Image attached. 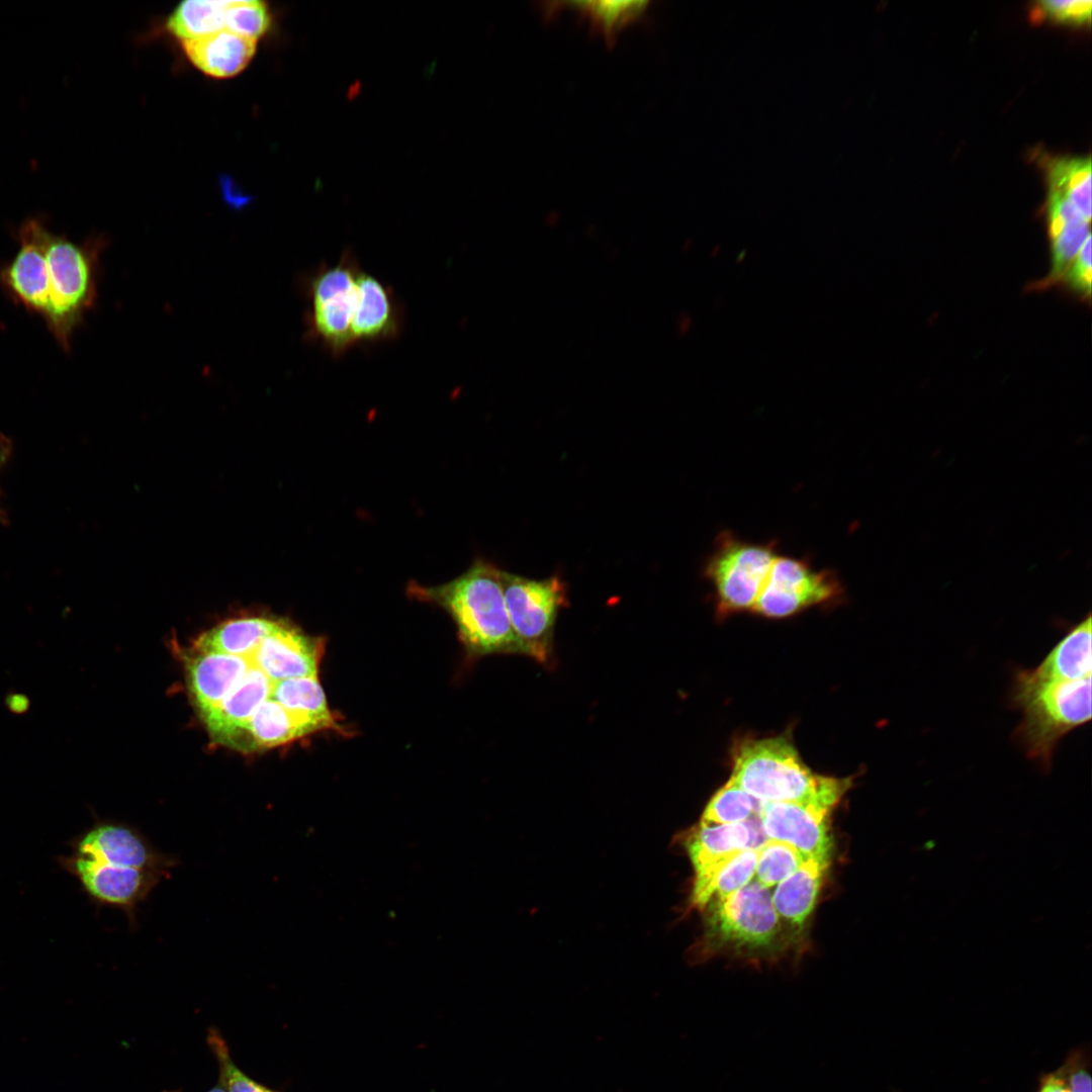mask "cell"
I'll use <instances>...</instances> for the list:
<instances>
[{"mask_svg":"<svg viewBox=\"0 0 1092 1092\" xmlns=\"http://www.w3.org/2000/svg\"><path fill=\"white\" fill-rule=\"evenodd\" d=\"M500 578L521 654L549 663L556 620L567 601L565 582L558 575L534 579L504 570Z\"/></svg>","mask_w":1092,"mask_h":1092,"instance_id":"obj_7","label":"cell"},{"mask_svg":"<svg viewBox=\"0 0 1092 1092\" xmlns=\"http://www.w3.org/2000/svg\"><path fill=\"white\" fill-rule=\"evenodd\" d=\"M1089 177H1091L1089 157L1057 159L1051 162L1049 168L1050 192L1066 196Z\"/></svg>","mask_w":1092,"mask_h":1092,"instance_id":"obj_33","label":"cell"},{"mask_svg":"<svg viewBox=\"0 0 1092 1092\" xmlns=\"http://www.w3.org/2000/svg\"><path fill=\"white\" fill-rule=\"evenodd\" d=\"M206 1042L217 1063L218 1082L225 1092H279L254 1080L237 1066L217 1028H208Z\"/></svg>","mask_w":1092,"mask_h":1092,"instance_id":"obj_30","label":"cell"},{"mask_svg":"<svg viewBox=\"0 0 1092 1092\" xmlns=\"http://www.w3.org/2000/svg\"><path fill=\"white\" fill-rule=\"evenodd\" d=\"M322 639L310 637L279 621L249 656L272 681L317 676Z\"/></svg>","mask_w":1092,"mask_h":1092,"instance_id":"obj_14","label":"cell"},{"mask_svg":"<svg viewBox=\"0 0 1092 1092\" xmlns=\"http://www.w3.org/2000/svg\"><path fill=\"white\" fill-rule=\"evenodd\" d=\"M502 570L477 559L461 575L439 585L412 582L413 598L445 610L470 656L519 653L520 647L508 613Z\"/></svg>","mask_w":1092,"mask_h":1092,"instance_id":"obj_1","label":"cell"},{"mask_svg":"<svg viewBox=\"0 0 1092 1092\" xmlns=\"http://www.w3.org/2000/svg\"><path fill=\"white\" fill-rule=\"evenodd\" d=\"M831 811L818 804L760 803L757 814L768 839L787 842L805 857L830 862Z\"/></svg>","mask_w":1092,"mask_h":1092,"instance_id":"obj_13","label":"cell"},{"mask_svg":"<svg viewBox=\"0 0 1092 1092\" xmlns=\"http://www.w3.org/2000/svg\"><path fill=\"white\" fill-rule=\"evenodd\" d=\"M271 16L265 2L258 0L228 1L225 29L239 35L258 40L266 33Z\"/></svg>","mask_w":1092,"mask_h":1092,"instance_id":"obj_32","label":"cell"},{"mask_svg":"<svg viewBox=\"0 0 1092 1092\" xmlns=\"http://www.w3.org/2000/svg\"><path fill=\"white\" fill-rule=\"evenodd\" d=\"M1062 279L1076 293L1089 299L1091 294V235L1086 239Z\"/></svg>","mask_w":1092,"mask_h":1092,"instance_id":"obj_36","label":"cell"},{"mask_svg":"<svg viewBox=\"0 0 1092 1092\" xmlns=\"http://www.w3.org/2000/svg\"><path fill=\"white\" fill-rule=\"evenodd\" d=\"M1091 6L1092 2L1090 0H1046L1038 2L1036 9L1041 12L1042 16L1054 20L1082 24L1090 22Z\"/></svg>","mask_w":1092,"mask_h":1092,"instance_id":"obj_34","label":"cell"},{"mask_svg":"<svg viewBox=\"0 0 1092 1092\" xmlns=\"http://www.w3.org/2000/svg\"><path fill=\"white\" fill-rule=\"evenodd\" d=\"M1090 222L1085 220L1069 223L1052 239V266L1049 275L1037 285L1043 288L1061 280L1078 255L1086 239L1091 235Z\"/></svg>","mask_w":1092,"mask_h":1092,"instance_id":"obj_31","label":"cell"},{"mask_svg":"<svg viewBox=\"0 0 1092 1092\" xmlns=\"http://www.w3.org/2000/svg\"><path fill=\"white\" fill-rule=\"evenodd\" d=\"M279 621L266 617H242L221 623L195 642L199 652L247 657L273 631Z\"/></svg>","mask_w":1092,"mask_h":1092,"instance_id":"obj_25","label":"cell"},{"mask_svg":"<svg viewBox=\"0 0 1092 1092\" xmlns=\"http://www.w3.org/2000/svg\"><path fill=\"white\" fill-rule=\"evenodd\" d=\"M731 779L760 803L818 804L832 809L850 787L849 779L814 775L784 737L741 744Z\"/></svg>","mask_w":1092,"mask_h":1092,"instance_id":"obj_2","label":"cell"},{"mask_svg":"<svg viewBox=\"0 0 1092 1092\" xmlns=\"http://www.w3.org/2000/svg\"><path fill=\"white\" fill-rule=\"evenodd\" d=\"M1035 1092H1070L1063 1064L1054 1071L1039 1074Z\"/></svg>","mask_w":1092,"mask_h":1092,"instance_id":"obj_38","label":"cell"},{"mask_svg":"<svg viewBox=\"0 0 1092 1092\" xmlns=\"http://www.w3.org/2000/svg\"><path fill=\"white\" fill-rule=\"evenodd\" d=\"M757 848L748 847L695 872L691 905L704 909L713 898H724L750 883Z\"/></svg>","mask_w":1092,"mask_h":1092,"instance_id":"obj_21","label":"cell"},{"mask_svg":"<svg viewBox=\"0 0 1092 1092\" xmlns=\"http://www.w3.org/2000/svg\"><path fill=\"white\" fill-rule=\"evenodd\" d=\"M4 706L9 713L21 716L30 710L31 701L25 694L11 691L5 695Z\"/></svg>","mask_w":1092,"mask_h":1092,"instance_id":"obj_40","label":"cell"},{"mask_svg":"<svg viewBox=\"0 0 1092 1092\" xmlns=\"http://www.w3.org/2000/svg\"><path fill=\"white\" fill-rule=\"evenodd\" d=\"M352 251L342 253L334 265L323 263L303 281L308 301L306 335L334 357L354 347L351 327L358 302L361 270Z\"/></svg>","mask_w":1092,"mask_h":1092,"instance_id":"obj_5","label":"cell"},{"mask_svg":"<svg viewBox=\"0 0 1092 1092\" xmlns=\"http://www.w3.org/2000/svg\"><path fill=\"white\" fill-rule=\"evenodd\" d=\"M779 552L776 539L753 542L728 529L717 534L702 574L712 585L720 613L752 611Z\"/></svg>","mask_w":1092,"mask_h":1092,"instance_id":"obj_6","label":"cell"},{"mask_svg":"<svg viewBox=\"0 0 1092 1092\" xmlns=\"http://www.w3.org/2000/svg\"><path fill=\"white\" fill-rule=\"evenodd\" d=\"M771 893L752 880L724 898L711 899L704 908L708 939L737 948L768 946L781 928Z\"/></svg>","mask_w":1092,"mask_h":1092,"instance_id":"obj_9","label":"cell"},{"mask_svg":"<svg viewBox=\"0 0 1092 1092\" xmlns=\"http://www.w3.org/2000/svg\"><path fill=\"white\" fill-rule=\"evenodd\" d=\"M403 325V307L391 287L361 269L351 327L354 347L394 340L401 334Z\"/></svg>","mask_w":1092,"mask_h":1092,"instance_id":"obj_15","label":"cell"},{"mask_svg":"<svg viewBox=\"0 0 1092 1092\" xmlns=\"http://www.w3.org/2000/svg\"><path fill=\"white\" fill-rule=\"evenodd\" d=\"M164 1092H174V1091H164ZM207 1092H225V1090H224V1088H223V1087H222V1086L220 1085V1083H219V1082H217V1083H216V1085H214V1086H213V1087H212L211 1089H209V1090H208Z\"/></svg>","mask_w":1092,"mask_h":1092,"instance_id":"obj_42","label":"cell"},{"mask_svg":"<svg viewBox=\"0 0 1092 1092\" xmlns=\"http://www.w3.org/2000/svg\"><path fill=\"white\" fill-rule=\"evenodd\" d=\"M751 827L746 821L731 824L700 823L685 840L694 873L751 847Z\"/></svg>","mask_w":1092,"mask_h":1092,"instance_id":"obj_24","label":"cell"},{"mask_svg":"<svg viewBox=\"0 0 1092 1092\" xmlns=\"http://www.w3.org/2000/svg\"><path fill=\"white\" fill-rule=\"evenodd\" d=\"M1048 220L1052 239L1071 222L1087 221L1066 196L1055 192H1050L1049 195Z\"/></svg>","mask_w":1092,"mask_h":1092,"instance_id":"obj_37","label":"cell"},{"mask_svg":"<svg viewBox=\"0 0 1092 1092\" xmlns=\"http://www.w3.org/2000/svg\"><path fill=\"white\" fill-rule=\"evenodd\" d=\"M309 735L281 705L270 697L256 708L230 746L241 750L275 747Z\"/></svg>","mask_w":1092,"mask_h":1092,"instance_id":"obj_23","label":"cell"},{"mask_svg":"<svg viewBox=\"0 0 1092 1092\" xmlns=\"http://www.w3.org/2000/svg\"><path fill=\"white\" fill-rule=\"evenodd\" d=\"M12 453V445L10 441L5 438H0V471L5 467Z\"/></svg>","mask_w":1092,"mask_h":1092,"instance_id":"obj_41","label":"cell"},{"mask_svg":"<svg viewBox=\"0 0 1092 1092\" xmlns=\"http://www.w3.org/2000/svg\"><path fill=\"white\" fill-rule=\"evenodd\" d=\"M273 682L252 661L245 675L220 704L202 715L211 736L230 745L256 708L270 697Z\"/></svg>","mask_w":1092,"mask_h":1092,"instance_id":"obj_16","label":"cell"},{"mask_svg":"<svg viewBox=\"0 0 1092 1092\" xmlns=\"http://www.w3.org/2000/svg\"><path fill=\"white\" fill-rule=\"evenodd\" d=\"M562 6L572 9L587 20L593 30L598 31L612 47L618 35L630 23L639 19L647 10L648 1L641 0H605L561 2Z\"/></svg>","mask_w":1092,"mask_h":1092,"instance_id":"obj_26","label":"cell"},{"mask_svg":"<svg viewBox=\"0 0 1092 1092\" xmlns=\"http://www.w3.org/2000/svg\"><path fill=\"white\" fill-rule=\"evenodd\" d=\"M40 217L25 219L17 232L19 248L0 267V286L16 304L44 317L49 307L48 269Z\"/></svg>","mask_w":1092,"mask_h":1092,"instance_id":"obj_12","label":"cell"},{"mask_svg":"<svg viewBox=\"0 0 1092 1092\" xmlns=\"http://www.w3.org/2000/svg\"><path fill=\"white\" fill-rule=\"evenodd\" d=\"M181 42L186 57L196 68L219 79L242 72L253 59L257 48V40L228 29Z\"/></svg>","mask_w":1092,"mask_h":1092,"instance_id":"obj_18","label":"cell"},{"mask_svg":"<svg viewBox=\"0 0 1092 1092\" xmlns=\"http://www.w3.org/2000/svg\"><path fill=\"white\" fill-rule=\"evenodd\" d=\"M1090 1059L1086 1045L1075 1048L1067 1055L1063 1066L1070 1092H1092Z\"/></svg>","mask_w":1092,"mask_h":1092,"instance_id":"obj_35","label":"cell"},{"mask_svg":"<svg viewBox=\"0 0 1092 1092\" xmlns=\"http://www.w3.org/2000/svg\"><path fill=\"white\" fill-rule=\"evenodd\" d=\"M1011 702L1022 711L1015 738L1029 758L1050 768L1060 740L1091 720V677L1033 681L1019 670Z\"/></svg>","mask_w":1092,"mask_h":1092,"instance_id":"obj_3","label":"cell"},{"mask_svg":"<svg viewBox=\"0 0 1092 1092\" xmlns=\"http://www.w3.org/2000/svg\"><path fill=\"white\" fill-rule=\"evenodd\" d=\"M806 858L791 844L767 839L757 847L753 880L770 889L797 870Z\"/></svg>","mask_w":1092,"mask_h":1092,"instance_id":"obj_29","label":"cell"},{"mask_svg":"<svg viewBox=\"0 0 1092 1092\" xmlns=\"http://www.w3.org/2000/svg\"><path fill=\"white\" fill-rule=\"evenodd\" d=\"M226 7L228 1H184L168 18L167 28L181 41L225 29Z\"/></svg>","mask_w":1092,"mask_h":1092,"instance_id":"obj_27","label":"cell"},{"mask_svg":"<svg viewBox=\"0 0 1092 1092\" xmlns=\"http://www.w3.org/2000/svg\"><path fill=\"white\" fill-rule=\"evenodd\" d=\"M0 523L7 524V515L3 511V509H1V508H0Z\"/></svg>","mask_w":1092,"mask_h":1092,"instance_id":"obj_43","label":"cell"},{"mask_svg":"<svg viewBox=\"0 0 1092 1092\" xmlns=\"http://www.w3.org/2000/svg\"><path fill=\"white\" fill-rule=\"evenodd\" d=\"M58 862L94 905L122 911L131 928L136 927L140 904L166 878L159 873L116 867L72 852L59 856Z\"/></svg>","mask_w":1092,"mask_h":1092,"instance_id":"obj_10","label":"cell"},{"mask_svg":"<svg viewBox=\"0 0 1092 1092\" xmlns=\"http://www.w3.org/2000/svg\"><path fill=\"white\" fill-rule=\"evenodd\" d=\"M251 664L249 656L199 651L187 661L189 689L201 715L220 704Z\"/></svg>","mask_w":1092,"mask_h":1092,"instance_id":"obj_17","label":"cell"},{"mask_svg":"<svg viewBox=\"0 0 1092 1092\" xmlns=\"http://www.w3.org/2000/svg\"><path fill=\"white\" fill-rule=\"evenodd\" d=\"M829 861L807 857L800 867L781 881L771 893L774 907L781 919L800 928L811 915Z\"/></svg>","mask_w":1092,"mask_h":1092,"instance_id":"obj_20","label":"cell"},{"mask_svg":"<svg viewBox=\"0 0 1092 1092\" xmlns=\"http://www.w3.org/2000/svg\"><path fill=\"white\" fill-rule=\"evenodd\" d=\"M760 802L730 779L707 804L700 823L731 824L745 822L757 813Z\"/></svg>","mask_w":1092,"mask_h":1092,"instance_id":"obj_28","label":"cell"},{"mask_svg":"<svg viewBox=\"0 0 1092 1092\" xmlns=\"http://www.w3.org/2000/svg\"><path fill=\"white\" fill-rule=\"evenodd\" d=\"M270 698L299 722L308 734L339 728L317 676L275 681Z\"/></svg>","mask_w":1092,"mask_h":1092,"instance_id":"obj_22","label":"cell"},{"mask_svg":"<svg viewBox=\"0 0 1092 1092\" xmlns=\"http://www.w3.org/2000/svg\"><path fill=\"white\" fill-rule=\"evenodd\" d=\"M1091 615L1075 625L1033 669L1021 670L1033 681L1091 677Z\"/></svg>","mask_w":1092,"mask_h":1092,"instance_id":"obj_19","label":"cell"},{"mask_svg":"<svg viewBox=\"0 0 1092 1092\" xmlns=\"http://www.w3.org/2000/svg\"><path fill=\"white\" fill-rule=\"evenodd\" d=\"M844 586L836 570L817 568L808 556L775 557L752 609L768 618H784L810 607L842 599Z\"/></svg>","mask_w":1092,"mask_h":1092,"instance_id":"obj_8","label":"cell"},{"mask_svg":"<svg viewBox=\"0 0 1092 1092\" xmlns=\"http://www.w3.org/2000/svg\"><path fill=\"white\" fill-rule=\"evenodd\" d=\"M42 241L49 286L43 321L58 344L68 351L74 331L96 300L98 259L104 241L97 238L77 244L53 233L47 224Z\"/></svg>","mask_w":1092,"mask_h":1092,"instance_id":"obj_4","label":"cell"},{"mask_svg":"<svg viewBox=\"0 0 1092 1092\" xmlns=\"http://www.w3.org/2000/svg\"><path fill=\"white\" fill-rule=\"evenodd\" d=\"M70 852L108 864L159 873L166 878L178 863L159 850L139 829L113 820L94 823L69 842Z\"/></svg>","mask_w":1092,"mask_h":1092,"instance_id":"obj_11","label":"cell"},{"mask_svg":"<svg viewBox=\"0 0 1092 1092\" xmlns=\"http://www.w3.org/2000/svg\"><path fill=\"white\" fill-rule=\"evenodd\" d=\"M1066 197L1077 208L1080 214L1090 222L1091 218V177L1082 184L1071 190Z\"/></svg>","mask_w":1092,"mask_h":1092,"instance_id":"obj_39","label":"cell"}]
</instances>
